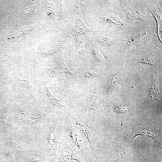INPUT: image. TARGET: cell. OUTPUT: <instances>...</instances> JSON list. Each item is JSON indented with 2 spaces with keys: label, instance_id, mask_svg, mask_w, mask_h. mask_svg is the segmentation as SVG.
Here are the masks:
<instances>
[{
  "label": "cell",
  "instance_id": "1",
  "mask_svg": "<svg viewBox=\"0 0 162 162\" xmlns=\"http://www.w3.org/2000/svg\"><path fill=\"white\" fill-rule=\"evenodd\" d=\"M80 13L85 26L100 36L128 38L134 26L119 17L122 10L119 0H78Z\"/></svg>",
  "mask_w": 162,
  "mask_h": 162
},
{
  "label": "cell",
  "instance_id": "2",
  "mask_svg": "<svg viewBox=\"0 0 162 162\" xmlns=\"http://www.w3.org/2000/svg\"><path fill=\"white\" fill-rule=\"evenodd\" d=\"M64 31L70 34L74 39L76 46L75 64L77 65L82 63L85 36L87 33L92 32L84 25L80 12L78 0H77L73 17L68 22Z\"/></svg>",
  "mask_w": 162,
  "mask_h": 162
},
{
  "label": "cell",
  "instance_id": "3",
  "mask_svg": "<svg viewBox=\"0 0 162 162\" xmlns=\"http://www.w3.org/2000/svg\"><path fill=\"white\" fill-rule=\"evenodd\" d=\"M35 130L23 124L16 126L8 134L6 146L9 152L15 156L28 154V145Z\"/></svg>",
  "mask_w": 162,
  "mask_h": 162
},
{
  "label": "cell",
  "instance_id": "4",
  "mask_svg": "<svg viewBox=\"0 0 162 162\" xmlns=\"http://www.w3.org/2000/svg\"><path fill=\"white\" fill-rule=\"evenodd\" d=\"M155 22L145 23L135 21L134 30L130 36L125 40L120 50L119 54L133 46H140L152 43L153 34L155 33Z\"/></svg>",
  "mask_w": 162,
  "mask_h": 162
},
{
  "label": "cell",
  "instance_id": "5",
  "mask_svg": "<svg viewBox=\"0 0 162 162\" xmlns=\"http://www.w3.org/2000/svg\"><path fill=\"white\" fill-rule=\"evenodd\" d=\"M75 129L88 141L92 153L95 150L93 125L88 118L85 110L79 108L66 110Z\"/></svg>",
  "mask_w": 162,
  "mask_h": 162
},
{
  "label": "cell",
  "instance_id": "6",
  "mask_svg": "<svg viewBox=\"0 0 162 162\" xmlns=\"http://www.w3.org/2000/svg\"><path fill=\"white\" fill-rule=\"evenodd\" d=\"M119 5L124 13L128 23L132 21L145 23L155 22L151 15L147 13L144 0H119Z\"/></svg>",
  "mask_w": 162,
  "mask_h": 162
},
{
  "label": "cell",
  "instance_id": "7",
  "mask_svg": "<svg viewBox=\"0 0 162 162\" xmlns=\"http://www.w3.org/2000/svg\"><path fill=\"white\" fill-rule=\"evenodd\" d=\"M94 47L105 58L106 61L119 54L120 50L125 40L100 36L89 32L86 34Z\"/></svg>",
  "mask_w": 162,
  "mask_h": 162
},
{
  "label": "cell",
  "instance_id": "8",
  "mask_svg": "<svg viewBox=\"0 0 162 162\" xmlns=\"http://www.w3.org/2000/svg\"><path fill=\"white\" fill-rule=\"evenodd\" d=\"M57 116L54 117L47 125L42 130L44 143V150L47 162H57V151L58 142L56 134L58 123Z\"/></svg>",
  "mask_w": 162,
  "mask_h": 162
},
{
  "label": "cell",
  "instance_id": "9",
  "mask_svg": "<svg viewBox=\"0 0 162 162\" xmlns=\"http://www.w3.org/2000/svg\"><path fill=\"white\" fill-rule=\"evenodd\" d=\"M37 94L43 103L41 108L42 114L54 117L57 116V112L65 111V107L60 103L62 98L58 100L53 96L49 90L48 83L43 82L37 91Z\"/></svg>",
  "mask_w": 162,
  "mask_h": 162
},
{
  "label": "cell",
  "instance_id": "10",
  "mask_svg": "<svg viewBox=\"0 0 162 162\" xmlns=\"http://www.w3.org/2000/svg\"><path fill=\"white\" fill-rule=\"evenodd\" d=\"M83 63L94 71L102 70L106 66V61L104 56L94 47L90 40L85 35L83 45Z\"/></svg>",
  "mask_w": 162,
  "mask_h": 162
},
{
  "label": "cell",
  "instance_id": "11",
  "mask_svg": "<svg viewBox=\"0 0 162 162\" xmlns=\"http://www.w3.org/2000/svg\"><path fill=\"white\" fill-rule=\"evenodd\" d=\"M44 143L41 129H35L28 145L25 162H47L44 153Z\"/></svg>",
  "mask_w": 162,
  "mask_h": 162
},
{
  "label": "cell",
  "instance_id": "12",
  "mask_svg": "<svg viewBox=\"0 0 162 162\" xmlns=\"http://www.w3.org/2000/svg\"><path fill=\"white\" fill-rule=\"evenodd\" d=\"M146 9L156 24V32L153 34L152 43L158 48L162 49V41L159 35V28L162 21V0H144Z\"/></svg>",
  "mask_w": 162,
  "mask_h": 162
},
{
  "label": "cell",
  "instance_id": "13",
  "mask_svg": "<svg viewBox=\"0 0 162 162\" xmlns=\"http://www.w3.org/2000/svg\"><path fill=\"white\" fill-rule=\"evenodd\" d=\"M138 136H146L152 138L155 141L158 147L161 148L160 144L158 140V134L153 123L147 116H143L132 128L130 142L134 148L133 141Z\"/></svg>",
  "mask_w": 162,
  "mask_h": 162
},
{
  "label": "cell",
  "instance_id": "14",
  "mask_svg": "<svg viewBox=\"0 0 162 162\" xmlns=\"http://www.w3.org/2000/svg\"><path fill=\"white\" fill-rule=\"evenodd\" d=\"M93 81L82 85L87 101L86 106L84 110L89 120L93 124L94 122L99 104L98 91Z\"/></svg>",
  "mask_w": 162,
  "mask_h": 162
},
{
  "label": "cell",
  "instance_id": "15",
  "mask_svg": "<svg viewBox=\"0 0 162 162\" xmlns=\"http://www.w3.org/2000/svg\"><path fill=\"white\" fill-rule=\"evenodd\" d=\"M64 115L67 124L66 133V139L69 143L74 144L82 154L85 162H90L92 153L89 151L81 134L73 127L66 112Z\"/></svg>",
  "mask_w": 162,
  "mask_h": 162
},
{
  "label": "cell",
  "instance_id": "16",
  "mask_svg": "<svg viewBox=\"0 0 162 162\" xmlns=\"http://www.w3.org/2000/svg\"><path fill=\"white\" fill-rule=\"evenodd\" d=\"M30 100L25 98L13 101L10 104L13 120L17 125L25 124L31 116L29 110Z\"/></svg>",
  "mask_w": 162,
  "mask_h": 162
},
{
  "label": "cell",
  "instance_id": "17",
  "mask_svg": "<svg viewBox=\"0 0 162 162\" xmlns=\"http://www.w3.org/2000/svg\"><path fill=\"white\" fill-rule=\"evenodd\" d=\"M13 79L17 88L25 98H32L36 91L33 87L30 80L26 73L22 71H17L13 73Z\"/></svg>",
  "mask_w": 162,
  "mask_h": 162
},
{
  "label": "cell",
  "instance_id": "18",
  "mask_svg": "<svg viewBox=\"0 0 162 162\" xmlns=\"http://www.w3.org/2000/svg\"><path fill=\"white\" fill-rule=\"evenodd\" d=\"M64 53L59 52L56 56V64L62 80L70 84L78 83L77 78L74 73L71 72L67 66L64 58Z\"/></svg>",
  "mask_w": 162,
  "mask_h": 162
},
{
  "label": "cell",
  "instance_id": "19",
  "mask_svg": "<svg viewBox=\"0 0 162 162\" xmlns=\"http://www.w3.org/2000/svg\"><path fill=\"white\" fill-rule=\"evenodd\" d=\"M17 125L13 120L10 104L2 106L0 108V128L8 134Z\"/></svg>",
  "mask_w": 162,
  "mask_h": 162
},
{
  "label": "cell",
  "instance_id": "20",
  "mask_svg": "<svg viewBox=\"0 0 162 162\" xmlns=\"http://www.w3.org/2000/svg\"><path fill=\"white\" fill-rule=\"evenodd\" d=\"M59 144L61 153L57 162H67L71 160H75L78 162H85L77 155L75 150L71 148L66 139H61Z\"/></svg>",
  "mask_w": 162,
  "mask_h": 162
},
{
  "label": "cell",
  "instance_id": "21",
  "mask_svg": "<svg viewBox=\"0 0 162 162\" xmlns=\"http://www.w3.org/2000/svg\"><path fill=\"white\" fill-rule=\"evenodd\" d=\"M74 74L77 77L78 83L82 84L93 81L98 77L94 70L83 63L76 67Z\"/></svg>",
  "mask_w": 162,
  "mask_h": 162
},
{
  "label": "cell",
  "instance_id": "22",
  "mask_svg": "<svg viewBox=\"0 0 162 162\" xmlns=\"http://www.w3.org/2000/svg\"><path fill=\"white\" fill-rule=\"evenodd\" d=\"M40 74L44 80L43 82L48 84L49 82L62 80L56 64L53 65L50 63H47Z\"/></svg>",
  "mask_w": 162,
  "mask_h": 162
},
{
  "label": "cell",
  "instance_id": "23",
  "mask_svg": "<svg viewBox=\"0 0 162 162\" xmlns=\"http://www.w3.org/2000/svg\"><path fill=\"white\" fill-rule=\"evenodd\" d=\"M156 72V68H154L152 72V85L146 99L147 102L148 103L154 100L160 102L161 100V94L158 89Z\"/></svg>",
  "mask_w": 162,
  "mask_h": 162
},
{
  "label": "cell",
  "instance_id": "24",
  "mask_svg": "<svg viewBox=\"0 0 162 162\" xmlns=\"http://www.w3.org/2000/svg\"><path fill=\"white\" fill-rule=\"evenodd\" d=\"M118 74H113L109 78L107 86L105 89V92L108 94L118 85Z\"/></svg>",
  "mask_w": 162,
  "mask_h": 162
},
{
  "label": "cell",
  "instance_id": "25",
  "mask_svg": "<svg viewBox=\"0 0 162 162\" xmlns=\"http://www.w3.org/2000/svg\"><path fill=\"white\" fill-rule=\"evenodd\" d=\"M121 156L118 158L114 160L110 159L108 156L106 151L104 153V162H128V159L127 156L125 153L120 154Z\"/></svg>",
  "mask_w": 162,
  "mask_h": 162
},
{
  "label": "cell",
  "instance_id": "26",
  "mask_svg": "<svg viewBox=\"0 0 162 162\" xmlns=\"http://www.w3.org/2000/svg\"><path fill=\"white\" fill-rule=\"evenodd\" d=\"M114 112L118 116L123 119L127 111L126 109L124 107L121 106H117L115 107L114 110Z\"/></svg>",
  "mask_w": 162,
  "mask_h": 162
},
{
  "label": "cell",
  "instance_id": "27",
  "mask_svg": "<svg viewBox=\"0 0 162 162\" xmlns=\"http://www.w3.org/2000/svg\"><path fill=\"white\" fill-rule=\"evenodd\" d=\"M9 82H7L3 80H0V89L4 85Z\"/></svg>",
  "mask_w": 162,
  "mask_h": 162
}]
</instances>
